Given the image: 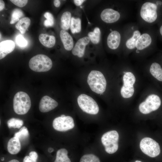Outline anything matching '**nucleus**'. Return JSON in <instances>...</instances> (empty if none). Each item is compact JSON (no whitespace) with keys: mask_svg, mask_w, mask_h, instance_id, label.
Listing matches in <instances>:
<instances>
[{"mask_svg":"<svg viewBox=\"0 0 162 162\" xmlns=\"http://www.w3.org/2000/svg\"><path fill=\"white\" fill-rule=\"evenodd\" d=\"M87 81L90 88L93 92L101 94L105 92L106 82L101 72L95 70L91 71L88 76Z\"/></svg>","mask_w":162,"mask_h":162,"instance_id":"nucleus-1","label":"nucleus"},{"mask_svg":"<svg viewBox=\"0 0 162 162\" xmlns=\"http://www.w3.org/2000/svg\"><path fill=\"white\" fill-rule=\"evenodd\" d=\"M31 105L30 98L26 93L20 91L15 95L13 99V108L16 114H26L30 109Z\"/></svg>","mask_w":162,"mask_h":162,"instance_id":"nucleus-2","label":"nucleus"},{"mask_svg":"<svg viewBox=\"0 0 162 162\" xmlns=\"http://www.w3.org/2000/svg\"><path fill=\"white\" fill-rule=\"evenodd\" d=\"M52 65L51 59L47 56L42 54L33 56L29 62L30 68L37 72L47 71L51 69Z\"/></svg>","mask_w":162,"mask_h":162,"instance_id":"nucleus-3","label":"nucleus"},{"mask_svg":"<svg viewBox=\"0 0 162 162\" xmlns=\"http://www.w3.org/2000/svg\"><path fill=\"white\" fill-rule=\"evenodd\" d=\"M118 134L115 130L107 132L102 135L101 141L106 152L112 154L117 151L118 148Z\"/></svg>","mask_w":162,"mask_h":162,"instance_id":"nucleus-4","label":"nucleus"},{"mask_svg":"<svg viewBox=\"0 0 162 162\" xmlns=\"http://www.w3.org/2000/svg\"><path fill=\"white\" fill-rule=\"evenodd\" d=\"M80 108L84 112L89 114L95 115L99 111L97 103L91 97L85 94L80 95L77 99Z\"/></svg>","mask_w":162,"mask_h":162,"instance_id":"nucleus-5","label":"nucleus"},{"mask_svg":"<svg viewBox=\"0 0 162 162\" xmlns=\"http://www.w3.org/2000/svg\"><path fill=\"white\" fill-rule=\"evenodd\" d=\"M140 148L143 153L152 158L157 156L160 152L159 144L149 137H145L141 140Z\"/></svg>","mask_w":162,"mask_h":162,"instance_id":"nucleus-6","label":"nucleus"},{"mask_svg":"<svg viewBox=\"0 0 162 162\" xmlns=\"http://www.w3.org/2000/svg\"><path fill=\"white\" fill-rule=\"evenodd\" d=\"M161 104L159 97L155 94L149 95L145 100L139 106L140 111L144 114H147L159 108Z\"/></svg>","mask_w":162,"mask_h":162,"instance_id":"nucleus-7","label":"nucleus"},{"mask_svg":"<svg viewBox=\"0 0 162 162\" xmlns=\"http://www.w3.org/2000/svg\"><path fill=\"white\" fill-rule=\"evenodd\" d=\"M136 81L135 76L130 72H127L123 76V85L121 90L122 96L124 98L132 97L134 92V84Z\"/></svg>","mask_w":162,"mask_h":162,"instance_id":"nucleus-8","label":"nucleus"},{"mask_svg":"<svg viewBox=\"0 0 162 162\" xmlns=\"http://www.w3.org/2000/svg\"><path fill=\"white\" fill-rule=\"evenodd\" d=\"M156 4L150 2L144 3L141 7L140 15L142 18L145 21L152 23L154 22L157 17Z\"/></svg>","mask_w":162,"mask_h":162,"instance_id":"nucleus-9","label":"nucleus"},{"mask_svg":"<svg viewBox=\"0 0 162 162\" xmlns=\"http://www.w3.org/2000/svg\"><path fill=\"white\" fill-rule=\"evenodd\" d=\"M52 126L56 130L65 131L73 128L74 123L73 118L70 116L58 117L55 118L52 122Z\"/></svg>","mask_w":162,"mask_h":162,"instance_id":"nucleus-10","label":"nucleus"},{"mask_svg":"<svg viewBox=\"0 0 162 162\" xmlns=\"http://www.w3.org/2000/svg\"><path fill=\"white\" fill-rule=\"evenodd\" d=\"M58 102L49 96L45 95L41 99L39 104V110L42 112H48L56 108Z\"/></svg>","mask_w":162,"mask_h":162,"instance_id":"nucleus-11","label":"nucleus"},{"mask_svg":"<svg viewBox=\"0 0 162 162\" xmlns=\"http://www.w3.org/2000/svg\"><path fill=\"white\" fill-rule=\"evenodd\" d=\"M120 17L119 13L111 8H106L102 12L100 17L102 20L107 23H112L118 21Z\"/></svg>","mask_w":162,"mask_h":162,"instance_id":"nucleus-12","label":"nucleus"},{"mask_svg":"<svg viewBox=\"0 0 162 162\" xmlns=\"http://www.w3.org/2000/svg\"><path fill=\"white\" fill-rule=\"evenodd\" d=\"M90 40L88 37H85L79 39L72 50L73 54L80 58L82 57L84 54L86 46L89 43Z\"/></svg>","mask_w":162,"mask_h":162,"instance_id":"nucleus-13","label":"nucleus"},{"mask_svg":"<svg viewBox=\"0 0 162 162\" xmlns=\"http://www.w3.org/2000/svg\"><path fill=\"white\" fill-rule=\"evenodd\" d=\"M15 44L11 40H7L0 43V59L5 57L8 54L14 50Z\"/></svg>","mask_w":162,"mask_h":162,"instance_id":"nucleus-14","label":"nucleus"},{"mask_svg":"<svg viewBox=\"0 0 162 162\" xmlns=\"http://www.w3.org/2000/svg\"><path fill=\"white\" fill-rule=\"evenodd\" d=\"M121 40L120 33L116 31L111 32L107 38V44L111 49L115 50L119 46Z\"/></svg>","mask_w":162,"mask_h":162,"instance_id":"nucleus-15","label":"nucleus"},{"mask_svg":"<svg viewBox=\"0 0 162 162\" xmlns=\"http://www.w3.org/2000/svg\"><path fill=\"white\" fill-rule=\"evenodd\" d=\"M21 148V145L19 139L14 136L10 138L8 141L7 149L8 152L12 154L18 153Z\"/></svg>","mask_w":162,"mask_h":162,"instance_id":"nucleus-16","label":"nucleus"},{"mask_svg":"<svg viewBox=\"0 0 162 162\" xmlns=\"http://www.w3.org/2000/svg\"><path fill=\"white\" fill-rule=\"evenodd\" d=\"M60 37L65 49L68 51L71 50L73 47V39L66 30H62L60 33Z\"/></svg>","mask_w":162,"mask_h":162,"instance_id":"nucleus-17","label":"nucleus"},{"mask_svg":"<svg viewBox=\"0 0 162 162\" xmlns=\"http://www.w3.org/2000/svg\"><path fill=\"white\" fill-rule=\"evenodd\" d=\"M152 42V38L147 33L142 34L137 40L136 47L140 50H142L149 46Z\"/></svg>","mask_w":162,"mask_h":162,"instance_id":"nucleus-18","label":"nucleus"},{"mask_svg":"<svg viewBox=\"0 0 162 162\" xmlns=\"http://www.w3.org/2000/svg\"><path fill=\"white\" fill-rule=\"evenodd\" d=\"M39 39L41 43L45 46L51 48L54 46L56 42L55 38L53 35L46 34H41L39 36Z\"/></svg>","mask_w":162,"mask_h":162,"instance_id":"nucleus-19","label":"nucleus"},{"mask_svg":"<svg viewBox=\"0 0 162 162\" xmlns=\"http://www.w3.org/2000/svg\"><path fill=\"white\" fill-rule=\"evenodd\" d=\"M30 22V20L29 18H22L16 24L15 28L19 30L22 34H23L29 26Z\"/></svg>","mask_w":162,"mask_h":162,"instance_id":"nucleus-20","label":"nucleus"},{"mask_svg":"<svg viewBox=\"0 0 162 162\" xmlns=\"http://www.w3.org/2000/svg\"><path fill=\"white\" fill-rule=\"evenodd\" d=\"M150 71L151 74L159 81H162V68L160 64L156 62L151 66Z\"/></svg>","mask_w":162,"mask_h":162,"instance_id":"nucleus-21","label":"nucleus"},{"mask_svg":"<svg viewBox=\"0 0 162 162\" xmlns=\"http://www.w3.org/2000/svg\"><path fill=\"white\" fill-rule=\"evenodd\" d=\"M71 14L69 11L64 13L61 19V26L63 30H67L70 27L71 20Z\"/></svg>","mask_w":162,"mask_h":162,"instance_id":"nucleus-22","label":"nucleus"},{"mask_svg":"<svg viewBox=\"0 0 162 162\" xmlns=\"http://www.w3.org/2000/svg\"><path fill=\"white\" fill-rule=\"evenodd\" d=\"M68 151L65 148H61L57 152L54 162H71L68 157Z\"/></svg>","mask_w":162,"mask_h":162,"instance_id":"nucleus-23","label":"nucleus"},{"mask_svg":"<svg viewBox=\"0 0 162 162\" xmlns=\"http://www.w3.org/2000/svg\"><path fill=\"white\" fill-rule=\"evenodd\" d=\"M140 35L141 34L139 31H135L132 37L128 39L126 42V45L127 47L130 49L135 48L136 42Z\"/></svg>","mask_w":162,"mask_h":162,"instance_id":"nucleus-24","label":"nucleus"},{"mask_svg":"<svg viewBox=\"0 0 162 162\" xmlns=\"http://www.w3.org/2000/svg\"><path fill=\"white\" fill-rule=\"evenodd\" d=\"M70 29L73 34L78 33L81 30V21L79 18L75 19L72 17L71 19Z\"/></svg>","mask_w":162,"mask_h":162,"instance_id":"nucleus-25","label":"nucleus"},{"mask_svg":"<svg viewBox=\"0 0 162 162\" xmlns=\"http://www.w3.org/2000/svg\"><path fill=\"white\" fill-rule=\"evenodd\" d=\"M100 31L98 27L94 28L92 32H90L88 34V37L94 44H97L99 42L100 39Z\"/></svg>","mask_w":162,"mask_h":162,"instance_id":"nucleus-26","label":"nucleus"},{"mask_svg":"<svg viewBox=\"0 0 162 162\" xmlns=\"http://www.w3.org/2000/svg\"><path fill=\"white\" fill-rule=\"evenodd\" d=\"M24 16V14L21 10L18 8L14 9L12 12L10 24H13L19 21L20 19Z\"/></svg>","mask_w":162,"mask_h":162,"instance_id":"nucleus-27","label":"nucleus"},{"mask_svg":"<svg viewBox=\"0 0 162 162\" xmlns=\"http://www.w3.org/2000/svg\"><path fill=\"white\" fill-rule=\"evenodd\" d=\"M23 123V122L22 120L15 118H12L7 122L8 127L10 128H20L22 125Z\"/></svg>","mask_w":162,"mask_h":162,"instance_id":"nucleus-28","label":"nucleus"},{"mask_svg":"<svg viewBox=\"0 0 162 162\" xmlns=\"http://www.w3.org/2000/svg\"><path fill=\"white\" fill-rule=\"evenodd\" d=\"M28 136V131L25 126L22 127L18 132L15 134L14 135V136L17 137L20 140H25L27 139Z\"/></svg>","mask_w":162,"mask_h":162,"instance_id":"nucleus-29","label":"nucleus"},{"mask_svg":"<svg viewBox=\"0 0 162 162\" xmlns=\"http://www.w3.org/2000/svg\"><path fill=\"white\" fill-rule=\"evenodd\" d=\"M80 162H100V161L96 155L93 154H87L81 157Z\"/></svg>","mask_w":162,"mask_h":162,"instance_id":"nucleus-30","label":"nucleus"},{"mask_svg":"<svg viewBox=\"0 0 162 162\" xmlns=\"http://www.w3.org/2000/svg\"><path fill=\"white\" fill-rule=\"evenodd\" d=\"M44 16L46 19L44 21V25L46 27L52 26L54 23V20L52 15L50 12H46L44 14Z\"/></svg>","mask_w":162,"mask_h":162,"instance_id":"nucleus-31","label":"nucleus"},{"mask_svg":"<svg viewBox=\"0 0 162 162\" xmlns=\"http://www.w3.org/2000/svg\"><path fill=\"white\" fill-rule=\"evenodd\" d=\"M16 41L17 45L21 47H25L28 44L27 40L21 34H19L16 37Z\"/></svg>","mask_w":162,"mask_h":162,"instance_id":"nucleus-32","label":"nucleus"},{"mask_svg":"<svg viewBox=\"0 0 162 162\" xmlns=\"http://www.w3.org/2000/svg\"><path fill=\"white\" fill-rule=\"evenodd\" d=\"M14 4L20 7H22L27 4V0H10Z\"/></svg>","mask_w":162,"mask_h":162,"instance_id":"nucleus-33","label":"nucleus"},{"mask_svg":"<svg viewBox=\"0 0 162 162\" xmlns=\"http://www.w3.org/2000/svg\"><path fill=\"white\" fill-rule=\"evenodd\" d=\"M29 156L34 162H37L38 158L37 153L34 151H32L29 154Z\"/></svg>","mask_w":162,"mask_h":162,"instance_id":"nucleus-34","label":"nucleus"},{"mask_svg":"<svg viewBox=\"0 0 162 162\" xmlns=\"http://www.w3.org/2000/svg\"><path fill=\"white\" fill-rule=\"evenodd\" d=\"M23 162H34L29 156H26L23 158Z\"/></svg>","mask_w":162,"mask_h":162,"instance_id":"nucleus-35","label":"nucleus"},{"mask_svg":"<svg viewBox=\"0 0 162 162\" xmlns=\"http://www.w3.org/2000/svg\"><path fill=\"white\" fill-rule=\"evenodd\" d=\"M85 1V0H74V3L77 6L81 5Z\"/></svg>","mask_w":162,"mask_h":162,"instance_id":"nucleus-36","label":"nucleus"},{"mask_svg":"<svg viewBox=\"0 0 162 162\" xmlns=\"http://www.w3.org/2000/svg\"><path fill=\"white\" fill-rule=\"evenodd\" d=\"M4 3L3 1L2 0H0V11L2 10L4 7Z\"/></svg>","mask_w":162,"mask_h":162,"instance_id":"nucleus-37","label":"nucleus"},{"mask_svg":"<svg viewBox=\"0 0 162 162\" xmlns=\"http://www.w3.org/2000/svg\"><path fill=\"white\" fill-rule=\"evenodd\" d=\"M54 5L56 7H59L60 4V2L58 0H55L54 1Z\"/></svg>","mask_w":162,"mask_h":162,"instance_id":"nucleus-38","label":"nucleus"},{"mask_svg":"<svg viewBox=\"0 0 162 162\" xmlns=\"http://www.w3.org/2000/svg\"><path fill=\"white\" fill-rule=\"evenodd\" d=\"M48 151L49 152L51 153L53 151L54 149L52 148H48Z\"/></svg>","mask_w":162,"mask_h":162,"instance_id":"nucleus-39","label":"nucleus"},{"mask_svg":"<svg viewBox=\"0 0 162 162\" xmlns=\"http://www.w3.org/2000/svg\"><path fill=\"white\" fill-rule=\"evenodd\" d=\"M8 162H20V161L16 159H12Z\"/></svg>","mask_w":162,"mask_h":162,"instance_id":"nucleus-40","label":"nucleus"},{"mask_svg":"<svg viewBox=\"0 0 162 162\" xmlns=\"http://www.w3.org/2000/svg\"><path fill=\"white\" fill-rule=\"evenodd\" d=\"M162 3V2L160 1H158L156 2V4L158 5H161Z\"/></svg>","mask_w":162,"mask_h":162,"instance_id":"nucleus-41","label":"nucleus"},{"mask_svg":"<svg viewBox=\"0 0 162 162\" xmlns=\"http://www.w3.org/2000/svg\"><path fill=\"white\" fill-rule=\"evenodd\" d=\"M160 33L161 35L162 36V26L160 27Z\"/></svg>","mask_w":162,"mask_h":162,"instance_id":"nucleus-42","label":"nucleus"},{"mask_svg":"<svg viewBox=\"0 0 162 162\" xmlns=\"http://www.w3.org/2000/svg\"><path fill=\"white\" fill-rule=\"evenodd\" d=\"M66 116L64 115H62L61 116L62 117H65Z\"/></svg>","mask_w":162,"mask_h":162,"instance_id":"nucleus-43","label":"nucleus"},{"mask_svg":"<svg viewBox=\"0 0 162 162\" xmlns=\"http://www.w3.org/2000/svg\"><path fill=\"white\" fill-rule=\"evenodd\" d=\"M136 52L137 53H139V50H136Z\"/></svg>","mask_w":162,"mask_h":162,"instance_id":"nucleus-44","label":"nucleus"},{"mask_svg":"<svg viewBox=\"0 0 162 162\" xmlns=\"http://www.w3.org/2000/svg\"><path fill=\"white\" fill-rule=\"evenodd\" d=\"M135 162H141V161H139V160H136Z\"/></svg>","mask_w":162,"mask_h":162,"instance_id":"nucleus-45","label":"nucleus"},{"mask_svg":"<svg viewBox=\"0 0 162 162\" xmlns=\"http://www.w3.org/2000/svg\"><path fill=\"white\" fill-rule=\"evenodd\" d=\"M0 39H1V37H2V35H1V33H0Z\"/></svg>","mask_w":162,"mask_h":162,"instance_id":"nucleus-46","label":"nucleus"}]
</instances>
